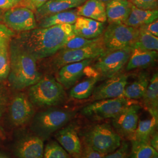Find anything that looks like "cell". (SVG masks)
<instances>
[{
    "label": "cell",
    "instance_id": "cell-2",
    "mask_svg": "<svg viewBox=\"0 0 158 158\" xmlns=\"http://www.w3.org/2000/svg\"><path fill=\"white\" fill-rule=\"evenodd\" d=\"M10 70L8 80L13 88L21 90L30 87L41 79L36 60L13 40L10 44Z\"/></svg>",
    "mask_w": 158,
    "mask_h": 158
},
{
    "label": "cell",
    "instance_id": "cell-3",
    "mask_svg": "<svg viewBox=\"0 0 158 158\" xmlns=\"http://www.w3.org/2000/svg\"><path fill=\"white\" fill-rule=\"evenodd\" d=\"M29 98L31 102L39 107L57 106L64 102L66 93L62 85L52 77L41 78L30 86Z\"/></svg>",
    "mask_w": 158,
    "mask_h": 158
},
{
    "label": "cell",
    "instance_id": "cell-9",
    "mask_svg": "<svg viewBox=\"0 0 158 158\" xmlns=\"http://www.w3.org/2000/svg\"><path fill=\"white\" fill-rule=\"evenodd\" d=\"M106 49L103 45L102 38L100 41L82 48L72 50H60L54 57L53 63L57 69L63 66L79 62L89 59H95L100 56Z\"/></svg>",
    "mask_w": 158,
    "mask_h": 158
},
{
    "label": "cell",
    "instance_id": "cell-30",
    "mask_svg": "<svg viewBox=\"0 0 158 158\" xmlns=\"http://www.w3.org/2000/svg\"><path fill=\"white\" fill-rule=\"evenodd\" d=\"M10 42L0 45V82L8 78L10 70Z\"/></svg>",
    "mask_w": 158,
    "mask_h": 158
},
{
    "label": "cell",
    "instance_id": "cell-15",
    "mask_svg": "<svg viewBox=\"0 0 158 158\" xmlns=\"http://www.w3.org/2000/svg\"><path fill=\"white\" fill-rule=\"evenodd\" d=\"M93 60V59H89L79 62L70 63L63 66L59 70L57 81L66 89L73 87L83 76L85 69Z\"/></svg>",
    "mask_w": 158,
    "mask_h": 158
},
{
    "label": "cell",
    "instance_id": "cell-45",
    "mask_svg": "<svg viewBox=\"0 0 158 158\" xmlns=\"http://www.w3.org/2000/svg\"><path fill=\"white\" fill-rule=\"evenodd\" d=\"M0 158H10L9 157H8L6 155L0 152Z\"/></svg>",
    "mask_w": 158,
    "mask_h": 158
},
{
    "label": "cell",
    "instance_id": "cell-22",
    "mask_svg": "<svg viewBox=\"0 0 158 158\" xmlns=\"http://www.w3.org/2000/svg\"><path fill=\"white\" fill-rule=\"evenodd\" d=\"M143 103L151 116L158 121V74L150 79L147 90L142 97Z\"/></svg>",
    "mask_w": 158,
    "mask_h": 158
},
{
    "label": "cell",
    "instance_id": "cell-13",
    "mask_svg": "<svg viewBox=\"0 0 158 158\" xmlns=\"http://www.w3.org/2000/svg\"><path fill=\"white\" fill-rule=\"evenodd\" d=\"M34 104L25 94L19 93L12 100L9 108V116L15 126L26 124L34 116Z\"/></svg>",
    "mask_w": 158,
    "mask_h": 158
},
{
    "label": "cell",
    "instance_id": "cell-18",
    "mask_svg": "<svg viewBox=\"0 0 158 158\" xmlns=\"http://www.w3.org/2000/svg\"><path fill=\"white\" fill-rule=\"evenodd\" d=\"M132 4L128 0H112L106 4L107 21L109 23H124L131 11Z\"/></svg>",
    "mask_w": 158,
    "mask_h": 158
},
{
    "label": "cell",
    "instance_id": "cell-6",
    "mask_svg": "<svg viewBox=\"0 0 158 158\" xmlns=\"http://www.w3.org/2000/svg\"><path fill=\"white\" fill-rule=\"evenodd\" d=\"M139 35V29L124 23H109L102 34V42L106 51L131 48Z\"/></svg>",
    "mask_w": 158,
    "mask_h": 158
},
{
    "label": "cell",
    "instance_id": "cell-20",
    "mask_svg": "<svg viewBox=\"0 0 158 158\" xmlns=\"http://www.w3.org/2000/svg\"><path fill=\"white\" fill-rule=\"evenodd\" d=\"M82 4L79 2H73L69 1L49 0L43 6L34 11L36 22L38 23L40 19L55 14L60 12L64 11L77 8Z\"/></svg>",
    "mask_w": 158,
    "mask_h": 158
},
{
    "label": "cell",
    "instance_id": "cell-42",
    "mask_svg": "<svg viewBox=\"0 0 158 158\" xmlns=\"http://www.w3.org/2000/svg\"><path fill=\"white\" fill-rule=\"evenodd\" d=\"M57 1H69L73 2H79L81 4H83L86 0H57Z\"/></svg>",
    "mask_w": 158,
    "mask_h": 158
},
{
    "label": "cell",
    "instance_id": "cell-12",
    "mask_svg": "<svg viewBox=\"0 0 158 158\" xmlns=\"http://www.w3.org/2000/svg\"><path fill=\"white\" fill-rule=\"evenodd\" d=\"M128 76L118 73L94 88L92 93V100L97 101L123 97L125 87L128 85Z\"/></svg>",
    "mask_w": 158,
    "mask_h": 158
},
{
    "label": "cell",
    "instance_id": "cell-10",
    "mask_svg": "<svg viewBox=\"0 0 158 158\" xmlns=\"http://www.w3.org/2000/svg\"><path fill=\"white\" fill-rule=\"evenodd\" d=\"M4 23L12 31L25 32L37 28V22L33 11L28 8L16 6L4 12Z\"/></svg>",
    "mask_w": 158,
    "mask_h": 158
},
{
    "label": "cell",
    "instance_id": "cell-8",
    "mask_svg": "<svg viewBox=\"0 0 158 158\" xmlns=\"http://www.w3.org/2000/svg\"><path fill=\"white\" fill-rule=\"evenodd\" d=\"M131 51V48L106 51L98 57L94 69L100 80L108 79L118 73L128 62Z\"/></svg>",
    "mask_w": 158,
    "mask_h": 158
},
{
    "label": "cell",
    "instance_id": "cell-40",
    "mask_svg": "<svg viewBox=\"0 0 158 158\" xmlns=\"http://www.w3.org/2000/svg\"><path fill=\"white\" fill-rule=\"evenodd\" d=\"M138 28L143 29L148 32L150 34H152L153 35L158 37V19L153 21L152 23H149L142 25L139 27Z\"/></svg>",
    "mask_w": 158,
    "mask_h": 158
},
{
    "label": "cell",
    "instance_id": "cell-24",
    "mask_svg": "<svg viewBox=\"0 0 158 158\" xmlns=\"http://www.w3.org/2000/svg\"><path fill=\"white\" fill-rule=\"evenodd\" d=\"M149 76L146 73L139 74L131 84L127 85L123 97L132 100L142 98L149 83Z\"/></svg>",
    "mask_w": 158,
    "mask_h": 158
},
{
    "label": "cell",
    "instance_id": "cell-14",
    "mask_svg": "<svg viewBox=\"0 0 158 158\" xmlns=\"http://www.w3.org/2000/svg\"><path fill=\"white\" fill-rule=\"evenodd\" d=\"M55 138L60 146L73 158H80L83 146L76 125L70 124L58 130Z\"/></svg>",
    "mask_w": 158,
    "mask_h": 158
},
{
    "label": "cell",
    "instance_id": "cell-27",
    "mask_svg": "<svg viewBox=\"0 0 158 158\" xmlns=\"http://www.w3.org/2000/svg\"><path fill=\"white\" fill-rule=\"evenodd\" d=\"M158 123V120L152 117L151 118L139 121L132 141L149 143L151 136L155 131Z\"/></svg>",
    "mask_w": 158,
    "mask_h": 158
},
{
    "label": "cell",
    "instance_id": "cell-11",
    "mask_svg": "<svg viewBox=\"0 0 158 158\" xmlns=\"http://www.w3.org/2000/svg\"><path fill=\"white\" fill-rule=\"evenodd\" d=\"M141 106L136 102L132 104L113 118L114 129L121 138L130 141L134 139L139 121Z\"/></svg>",
    "mask_w": 158,
    "mask_h": 158
},
{
    "label": "cell",
    "instance_id": "cell-25",
    "mask_svg": "<svg viewBox=\"0 0 158 158\" xmlns=\"http://www.w3.org/2000/svg\"><path fill=\"white\" fill-rule=\"evenodd\" d=\"M78 17L76 10L70 9L45 17L38 21L37 25L40 28H47L63 24L73 25Z\"/></svg>",
    "mask_w": 158,
    "mask_h": 158
},
{
    "label": "cell",
    "instance_id": "cell-37",
    "mask_svg": "<svg viewBox=\"0 0 158 158\" xmlns=\"http://www.w3.org/2000/svg\"><path fill=\"white\" fill-rule=\"evenodd\" d=\"M106 155L97 152L84 143L80 158H104Z\"/></svg>",
    "mask_w": 158,
    "mask_h": 158
},
{
    "label": "cell",
    "instance_id": "cell-4",
    "mask_svg": "<svg viewBox=\"0 0 158 158\" xmlns=\"http://www.w3.org/2000/svg\"><path fill=\"white\" fill-rule=\"evenodd\" d=\"M75 112L57 108H51L38 113L34 118L32 130L42 139L48 138L60 130L73 118Z\"/></svg>",
    "mask_w": 158,
    "mask_h": 158
},
{
    "label": "cell",
    "instance_id": "cell-5",
    "mask_svg": "<svg viewBox=\"0 0 158 158\" xmlns=\"http://www.w3.org/2000/svg\"><path fill=\"white\" fill-rule=\"evenodd\" d=\"M83 139L85 144L104 155L116 150L123 141L113 127L106 123L91 127L85 131Z\"/></svg>",
    "mask_w": 158,
    "mask_h": 158
},
{
    "label": "cell",
    "instance_id": "cell-16",
    "mask_svg": "<svg viewBox=\"0 0 158 158\" xmlns=\"http://www.w3.org/2000/svg\"><path fill=\"white\" fill-rule=\"evenodd\" d=\"M44 152V141L37 135L23 138L16 147V154L19 158H43Z\"/></svg>",
    "mask_w": 158,
    "mask_h": 158
},
{
    "label": "cell",
    "instance_id": "cell-23",
    "mask_svg": "<svg viewBox=\"0 0 158 158\" xmlns=\"http://www.w3.org/2000/svg\"><path fill=\"white\" fill-rule=\"evenodd\" d=\"M158 18V10H142L132 5L130 15L124 23L128 26L138 28L142 25L157 20Z\"/></svg>",
    "mask_w": 158,
    "mask_h": 158
},
{
    "label": "cell",
    "instance_id": "cell-31",
    "mask_svg": "<svg viewBox=\"0 0 158 158\" xmlns=\"http://www.w3.org/2000/svg\"><path fill=\"white\" fill-rule=\"evenodd\" d=\"M43 158H73L55 141L48 142L44 148Z\"/></svg>",
    "mask_w": 158,
    "mask_h": 158
},
{
    "label": "cell",
    "instance_id": "cell-35",
    "mask_svg": "<svg viewBox=\"0 0 158 158\" xmlns=\"http://www.w3.org/2000/svg\"><path fill=\"white\" fill-rule=\"evenodd\" d=\"M136 8L142 10H158V0H128Z\"/></svg>",
    "mask_w": 158,
    "mask_h": 158
},
{
    "label": "cell",
    "instance_id": "cell-33",
    "mask_svg": "<svg viewBox=\"0 0 158 158\" xmlns=\"http://www.w3.org/2000/svg\"><path fill=\"white\" fill-rule=\"evenodd\" d=\"M130 144L125 140L122 141L120 146L114 151L106 154L104 158H127L130 151Z\"/></svg>",
    "mask_w": 158,
    "mask_h": 158
},
{
    "label": "cell",
    "instance_id": "cell-46",
    "mask_svg": "<svg viewBox=\"0 0 158 158\" xmlns=\"http://www.w3.org/2000/svg\"><path fill=\"white\" fill-rule=\"evenodd\" d=\"M152 158H158V152H156L153 155V156L152 157Z\"/></svg>",
    "mask_w": 158,
    "mask_h": 158
},
{
    "label": "cell",
    "instance_id": "cell-1",
    "mask_svg": "<svg viewBox=\"0 0 158 158\" xmlns=\"http://www.w3.org/2000/svg\"><path fill=\"white\" fill-rule=\"evenodd\" d=\"M74 36L73 25L63 24L23 32L14 40L38 60L56 54Z\"/></svg>",
    "mask_w": 158,
    "mask_h": 158
},
{
    "label": "cell",
    "instance_id": "cell-43",
    "mask_svg": "<svg viewBox=\"0 0 158 158\" xmlns=\"http://www.w3.org/2000/svg\"><path fill=\"white\" fill-rule=\"evenodd\" d=\"M98 1H101L102 2L104 3V4L106 5V4H107L108 2H110V1H111L112 0H98Z\"/></svg>",
    "mask_w": 158,
    "mask_h": 158
},
{
    "label": "cell",
    "instance_id": "cell-39",
    "mask_svg": "<svg viewBox=\"0 0 158 158\" xmlns=\"http://www.w3.org/2000/svg\"><path fill=\"white\" fill-rule=\"evenodd\" d=\"M24 0H0V9L6 11L16 6H19Z\"/></svg>",
    "mask_w": 158,
    "mask_h": 158
},
{
    "label": "cell",
    "instance_id": "cell-36",
    "mask_svg": "<svg viewBox=\"0 0 158 158\" xmlns=\"http://www.w3.org/2000/svg\"><path fill=\"white\" fill-rule=\"evenodd\" d=\"M14 35V32L4 23H0V45L6 42H10Z\"/></svg>",
    "mask_w": 158,
    "mask_h": 158
},
{
    "label": "cell",
    "instance_id": "cell-21",
    "mask_svg": "<svg viewBox=\"0 0 158 158\" xmlns=\"http://www.w3.org/2000/svg\"><path fill=\"white\" fill-rule=\"evenodd\" d=\"M157 57L158 51L132 48L131 53L127 62V70L130 71L136 69L148 67L155 62Z\"/></svg>",
    "mask_w": 158,
    "mask_h": 158
},
{
    "label": "cell",
    "instance_id": "cell-26",
    "mask_svg": "<svg viewBox=\"0 0 158 158\" xmlns=\"http://www.w3.org/2000/svg\"><path fill=\"white\" fill-rule=\"evenodd\" d=\"M100 80L99 76H91L90 78L74 85L70 91L69 95L70 97L77 100L88 98L91 96L95 85Z\"/></svg>",
    "mask_w": 158,
    "mask_h": 158
},
{
    "label": "cell",
    "instance_id": "cell-32",
    "mask_svg": "<svg viewBox=\"0 0 158 158\" xmlns=\"http://www.w3.org/2000/svg\"><path fill=\"white\" fill-rule=\"evenodd\" d=\"M102 40V35L94 39H86L75 36L64 46L61 50H72L82 48L92 45Z\"/></svg>",
    "mask_w": 158,
    "mask_h": 158
},
{
    "label": "cell",
    "instance_id": "cell-17",
    "mask_svg": "<svg viewBox=\"0 0 158 158\" xmlns=\"http://www.w3.org/2000/svg\"><path fill=\"white\" fill-rule=\"evenodd\" d=\"M104 30V23L81 16L77 17L73 24L75 36L86 39H94L100 36Z\"/></svg>",
    "mask_w": 158,
    "mask_h": 158
},
{
    "label": "cell",
    "instance_id": "cell-29",
    "mask_svg": "<svg viewBox=\"0 0 158 158\" xmlns=\"http://www.w3.org/2000/svg\"><path fill=\"white\" fill-rule=\"evenodd\" d=\"M131 142V148L127 158H152L158 152L151 147L149 143Z\"/></svg>",
    "mask_w": 158,
    "mask_h": 158
},
{
    "label": "cell",
    "instance_id": "cell-7",
    "mask_svg": "<svg viewBox=\"0 0 158 158\" xmlns=\"http://www.w3.org/2000/svg\"><path fill=\"white\" fill-rule=\"evenodd\" d=\"M136 103L135 100L124 97L97 100L83 108L81 114L94 121L114 118L125 108Z\"/></svg>",
    "mask_w": 158,
    "mask_h": 158
},
{
    "label": "cell",
    "instance_id": "cell-38",
    "mask_svg": "<svg viewBox=\"0 0 158 158\" xmlns=\"http://www.w3.org/2000/svg\"><path fill=\"white\" fill-rule=\"evenodd\" d=\"M49 0H24L19 6L28 8L34 12L43 6Z\"/></svg>",
    "mask_w": 158,
    "mask_h": 158
},
{
    "label": "cell",
    "instance_id": "cell-41",
    "mask_svg": "<svg viewBox=\"0 0 158 158\" xmlns=\"http://www.w3.org/2000/svg\"><path fill=\"white\" fill-rule=\"evenodd\" d=\"M149 144L153 148L156 150V151H158V132L155 131L152 134V135L151 136Z\"/></svg>",
    "mask_w": 158,
    "mask_h": 158
},
{
    "label": "cell",
    "instance_id": "cell-28",
    "mask_svg": "<svg viewBox=\"0 0 158 158\" xmlns=\"http://www.w3.org/2000/svg\"><path fill=\"white\" fill-rule=\"evenodd\" d=\"M139 35L132 48H139L147 51L158 50V38L146 31L138 28Z\"/></svg>",
    "mask_w": 158,
    "mask_h": 158
},
{
    "label": "cell",
    "instance_id": "cell-44",
    "mask_svg": "<svg viewBox=\"0 0 158 158\" xmlns=\"http://www.w3.org/2000/svg\"><path fill=\"white\" fill-rule=\"evenodd\" d=\"M4 11L0 9V21H2V15H3V14H4Z\"/></svg>",
    "mask_w": 158,
    "mask_h": 158
},
{
    "label": "cell",
    "instance_id": "cell-34",
    "mask_svg": "<svg viewBox=\"0 0 158 158\" xmlns=\"http://www.w3.org/2000/svg\"><path fill=\"white\" fill-rule=\"evenodd\" d=\"M8 95L6 89L0 85V139L2 140L5 139L6 136L2 130L1 121L3 114L6 111V107L8 104Z\"/></svg>",
    "mask_w": 158,
    "mask_h": 158
},
{
    "label": "cell",
    "instance_id": "cell-19",
    "mask_svg": "<svg viewBox=\"0 0 158 158\" xmlns=\"http://www.w3.org/2000/svg\"><path fill=\"white\" fill-rule=\"evenodd\" d=\"M106 5L98 0H86L76 9L78 16L86 17L101 23L107 21Z\"/></svg>",
    "mask_w": 158,
    "mask_h": 158
}]
</instances>
